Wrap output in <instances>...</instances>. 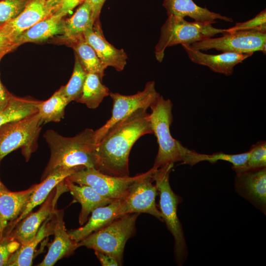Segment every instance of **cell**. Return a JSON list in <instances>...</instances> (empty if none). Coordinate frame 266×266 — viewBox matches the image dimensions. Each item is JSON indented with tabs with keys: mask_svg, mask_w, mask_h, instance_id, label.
<instances>
[{
	"mask_svg": "<svg viewBox=\"0 0 266 266\" xmlns=\"http://www.w3.org/2000/svg\"><path fill=\"white\" fill-rule=\"evenodd\" d=\"M61 14H53L23 33L15 42L16 48L27 42H38L63 33L64 19Z\"/></svg>",
	"mask_w": 266,
	"mask_h": 266,
	"instance_id": "obj_24",
	"label": "cell"
},
{
	"mask_svg": "<svg viewBox=\"0 0 266 266\" xmlns=\"http://www.w3.org/2000/svg\"><path fill=\"white\" fill-rule=\"evenodd\" d=\"M250 154V150L237 154H229L222 152H217L212 154L197 153L196 162L197 164L200 162L208 161L211 164H214L218 161H224L231 163L233 169L236 171L244 166Z\"/></svg>",
	"mask_w": 266,
	"mask_h": 266,
	"instance_id": "obj_31",
	"label": "cell"
},
{
	"mask_svg": "<svg viewBox=\"0 0 266 266\" xmlns=\"http://www.w3.org/2000/svg\"><path fill=\"white\" fill-rule=\"evenodd\" d=\"M109 96L113 101L112 115L103 126L95 131L97 144L115 124L139 109L150 107L160 94L156 90L155 82L151 81L146 84L143 91L134 95H123L118 93L110 92Z\"/></svg>",
	"mask_w": 266,
	"mask_h": 266,
	"instance_id": "obj_9",
	"label": "cell"
},
{
	"mask_svg": "<svg viewBox=\"0 0 266 266\" xmlns=\"http://www.w3.org/2000/svg\"><path fill=\"white\" fill-rule=\"evenodd\" d=\"M250 156L244 166L235 171L266 167V142L260 141L252 145Z\"/></svg>",
	"mask_w": 266,
	"mask_h": 266,
	"instance_id": "obj_34",
	"label": "cell"
},
{
	"mask_svg": "<svg viewBox=\"0 0 266 266\" xmlns=\"http://www.w3.org/2000/svg\"><path fill=\"white\" fill-rule=\"evenodd\" d=\"M95 131L86 129L73 137H65L53 130L43 137L50 150V157L41 177L45 179L53 170L62 167L96 168Z\"/></svg>",
	"mask_w": 266,
	"mask_h": 266,
	"instance_id": "obj_2",
	"label": "cell"
},
{
	"mask_svg": "<svg viewBox=\"0 0 266 266\" xmlns=\"http://www.w3.org/2000/svg\"><path fill=\"white\" fill-rule=\"evenodd\" d=\"M64 216L63 210L55 209L54 239L49 245L47 254L38 266H54L60 259L71 255L79 247L66 231Z\"/></svg>",
	"mask_w": 266,
	"mask_h": 266,
	"instance_id": "obj_16",
	"label": "cell"
},
{
	"mask_svg": "<svg viewBox=\"0 0 266 266\" xmlns=\"http://www.w3.org/2000/svg\"><path fill=\"white\" fill-rule=\"evenodd\" d=\"M150 108L153 133L159 145L153 166L158 168L179 161L190 165L195 151L183 146L170 133V126L173 121L171 101L160 95Z\"/></svg>",
	"mask_w": 266,
	"mask_h": 266,
	"instance_id": "obj_3",
	"label": "cell"
},
{
	"mask_svg": "<svg viewBox=\"0 0 266 266\" xmlns=\"http://www.w3.org/2000/svg\"><path fill=\"white\" fill-rule=\"evenodd\" d=\"M64 0H46V5L54 13L59 8Z\"/></svg>",
	"mask_w": 266,
	"mask_h": 266,
	"instance_id": "obj_41",
	"label": "cell"
},
{
	"mask_svg": "<svg viewBox=\"0 0 266 266\" xmlns=\"http://www.w3.org/2000/svg\"><path fill=\"white\" fill-rule=\"evenodd\" d=\"M212 24L210 22H189L183 18L168 16L161 28L160 36L155 46L157 60L159 62L163 61L167 47L179 44L191 45L218 33H224L225 29L214 28Z\"/></svg>",
	"mask_w": 266,
	"mask_h": 266,
	"instance_id": "obj_5",
	"label": "cell"
},
{
	"mask_svg": "<svg viewBox=\"0 0 266 266\" xmlns=\"http://www.w3.org/2000/svg\"><path fill=\"white\" fill-rule=\"evenodd\" d=\"M42 123L37 112L0 127V164L12 151L21 148L28 161L37 148Z\"/></svg>",
	"mask_w": 266,
	"mask_h": 266,
	"instance_id": "obj_7",
	"label": "cell"
},
{
	"mask_svg": "<svg viewBox=\"0 0 266 266\" xmlns=\"http://www.w3.org/2000/svg\"><path fill=\"white\" fill-rule=\"evenodd\" d=\"M80 169H81L58 168L53 170L45 179L37 184L21 214L8 224L4 233H10L34 207L43 203L52 190L59 183Z\"/></svg>",
	"mask_w": 266,
	"mask_h": 266,
	"instance_id": "obj_18",
	"label": "cell"
},
{
	"mask_svg": "<svg viewBox=\"0 0 266 266\" xmlns=\"http://www.w3.org/2000/svg\"><path fill=\"white\" fill-rule=\"evenodd\" d=\"M254 31L266 32V10H262L252 19L244 22L237 23L228 29H225L223 34L233 33L238 31Z\"/></svg>",
	"mask_w": 266,
	"mask_h": 266,
	"instance_id": "obj_33",
	"label": "cell"
},
{
	"mask_svg": "<svg viewBox=\"0 0 266 266\" xmlns=\"http://www.w3.org/2000/svg\"><path fill=\"white\" fill-rule=\"evenodd\" d=\"M8 190L0 180V191Z\"/></svg>",
	"mask_w": 266,
	"mask_h": 266,
	"instance_id": "obj_42",
	"label": "cell"
},
{
	"mask_svg": "<svg viewBox=\"0 0 266 266\" xmlns=\"http://www.w3.org/2000/svg\"><path fill=\"white\" fill-rule=\"evenodd\" d=\"M20 245V243L9 234H4L0 240V266H7L10 258Z\"/></svg>",
	"mask_w": 266,
	"mask_h": 266,
	"instance_id": "obj_35",
	"label": "cell"
},
{
	"mask_svg": "<svg viewBox=\"0 0 266 266\" xmlns=\"http://www.w3.org/2000/svg\"><path fill=\"white\" fill-rule=\"evenodd\" d=\"M66 44L73 48L87 73L96 74L102 80L107 66L102 64L94 49L85 40L84 36L79 37Z\"/></svg>",
	"mask_w": 266,
	"mask_h": 266,
	"instance_id": "obj_26",
	"label": "cell"
},
{
	"mask_svg": "<svg viewBox=\"0 0 266 266\" xmlns=\"http://www.w3.org/2000/svg\"><path fill=\"white\" fill-rule=\"evenodd\" d=\"M39 101L13 96L7 106L0 111V127L36 113Z\"/></svg>",
	"mask_w": 266,
	"mask_h": 266,
	"instance_id": "obj_29",
	"label": "cell"
},
{
	"mask_svg": "<svg viewBox=\"0 0 266 266\" xmlns=\"http://www.w3.org/2000/svg\"><path fill=\"white\" fill-rule=\"evenodd\" d=\"M123 200H117L110 203L95 208L82 227L68 232L71 238L76 243L91 233L99 230L117 218L116 211Z\"/></svg>",
	"mask_w": 266,
	"mask_h": 266,
	"instance_id": "obj_21",
	"label": "cell"
},
{
	"mask_svg": "<svg viewBox=\"0 0 266 266\" xmlns=\"http://www.w3.org/2000/svg\"><path fill=\"white\" fill-rule=\"evenodd\" d=\"M101 81L98 75L87 73L81 96L76 102L85 104L91 109L97 108L110 93L109 89Z\"/></svg>",
	"mask_w": 266,
	"mask_h": 266,
	"instance_id": "obj_27",
	"label": "cell"
},
{
	"mask_svg": "<svg viewBox=\"0 0 266 266\" xmlns=\"http://www.w3.org/2000/svg\"><path fill=\"white\" fill-rule=\"evenodd\" d=\"M65 182L67 190L70 193L74 200L81 204L78 221L81 226L87 221L89 215L93 210L106 205L113 201L101 196L89 186L74 183L66 178Z\"/></svg>",
	"mask_w": 266,
	"mask_h": 266,
	"instance_id": "obj_22",
	"label": "cell"
},
{
	"mask_svg": "<svg viewBox=\"0 0 266 266\" xmlns=\"http://www.w3.org/2000/svg\"><path fill=\"white\" fill-rule=\"evenodd\" d=\"M163 6L166 10L167 16L173 15L184 18L188 16L195 21L210 22L213 24L219 19L228 22L233 20L220 13L212 12L205 7H202L195 3L193 0H164Z\"/></svg>",
	"mask_w": 266,
	"mask_h": 266,
	"instance_id": "obj_20",
	"label": "cell"
},
{
	"mask_svg": "<svg viewBox=\"0 0 266 266\" xmlns=\"http://www.w3.org/2000/svg\"><path fill=\"white\" fill-rule=\"evenodd\" d=\"M138 215L127 214L115 219L79 242L78 247L85 246L110 255L121 266L126 243L135 233Z\"/></svg>",
	"mask_w": 266,
	"mask_h": 266,
	"instance_id": "obj_6",
	"label": "cell"
},
{
	"mask_svg": "<svg viewBox=\"0 0 266 266\" xmlns=\"http://www.w3.org/2000/svg\"><path fill=\"white\" fill-rule=\"evenodd\" d=\"M147 109H139L115 124L97 144L96 169L111 176H129L132 147L141 136L153 133Z\"/></svg>",
	"mask_w": 266,
	"mask_h": 266,
	"instance_id": "obj_1",
	"label": "cell"
},
{
	"mask_svg": "<svg viewBox=\"0 0 266 266\" xmlns=\"http://www.w3.org/2000/svg\"><path fill=\"white\" fill-rule=\"evenodd\" d=\"M181 45L192 62L206 66L212 71L226 76L232 75L236 65L253 54L252 53L239 54L232 52H222L217 55L207 54L193 48L190 45Z\"/></svg>",
	"mask_w": 266,
	"mask_h": 266,
	"instance_id": "obj_17",
	"label": "cell"
},
{
	"mask_svg": "<svg viewBox=\"0 0 266 266\" xmlns=\"http://www.w3.org/2000/svg\"><path fill=\"white\" fill-rule=\"evenodd\" d=\"M53 14L47 7L46 0H30L16 17L0 27V33L15 47V42L23 33Z\"/></svg>",
	"mask_w": 266,
	"mask_h": 266,
	"instance_id": "obj_14",
	"label": "cell"
},
{
	"mask_svg": "<svg viewBox=\"0 0 266 266\" xmlns=\"http://www.w3.org/2000/svg\"><path fill=\"white\" fill-rule=\"evenodd\" d=\"M83 36L104 65L113 67L118 71L124 69L128 56L123 49L116 48L107 41L103 34L99 19L95 22L93 27L86 30Z\"/></svg>",
	"mask_w": 266,
	"mask_h": 266,
	"instance_id": "obj_15",
	"label": "cell"
},
{
	"mask_svg": "<svg viewBox=\"0 0 266 266\" xmlns=\"http://www.w3.org/2000/svg\"><path fill=\"white\" fill-rule=\"evenodd\" d=\"M157 168L153 166L132 184L116 211L117 218L127 214L144 213L163 221L155 201L158 189L152 183L153 174Z\"/></svg>",
	"mask_w": 266,
	"mask_h": 266,
	"instance_id": "obj_10",
	"label": "cell"
},
{
	"mask_svg": "<svg viewBox=\"0 0 266 266\" xmlns=\"http://www.w3.org/2000/svg\"><path fill=\"white\" fill-rule=\"evenodd\" d=\"M13 97L6 90L0 79V111L7 106Z\"/></svg>",
	"mask_w": 266,
	"mask_h": 266,
	"instance_id": "obj_39",
	"label": "cell"
},
{
	"mask_svg": "<svg viewBox=\"0 0 266 266\" xmlns=\"http://www.w3.org/2000/svg\"><path fill=\"white\" fill-rule=\"evenodd\" d=\"M37 185L19 192L0 191V240L8 224L21 214Z\"/></svg>",
	"mask_w": 266,
	"mask_h": 266,
	"instance_id": "obj_19",
	"label": "cell"
},
{
	"mask_svg": "<svg viewBox=\"0 0 266 266\" xmlns=\"http://www.w3.org/2000/svg\"><path fill=\"white\" fill-rule=\"evenodd\" d=\"M95 254L102 266H120L117 260L110 255L97 250Z\"/></svg>",
	"mask_w": 266,
	"mask_h": 266,
	"instance_id": "obj_37",
	"label": "cell"
},
{
	"mask_svg": "<svg viewBox=\"0 0 266 266\" xmlns=\"http://www.w3.org/2000/svg\"><path fill=\"white\" fill-rule=\"evenodd\" d=\"M30 0H0V27L16 17Z\"/></svg>",
	"mask_w": 266,
	"mask_h": 266,
	"instance_id": "obj_32",
	"label": "cell"
},
{
	"mask_svg": "<svg viewBox=\"0 0 266 266\" xmlns=\"http://www.w3.org/2000/svg\"><path fill=\"white\" fill-rule=\"evenodd\" d=\"M94 23L91 7L84 1L71 17L64 20L63 33L58 37L61 41L67 44L83 36L86 30L93 27Z\"/></svg>",
	"mask_w": 266,
	"mask_h": 266,
	"instance_id": "obj_25",
	"label": "cell"
},
{
	"mask_svg": "<svg viewBox=\"0 0 266 266\" xmlns=\"http://www.w3.org/2000/svg\"><path fill=\"white\" fill-rule=\"evenodd\" d=\"M220 37H210L190 45L200 51L214 49L222 52L239 54L266 53V33L254 31H238Z\"/></svg>",
	"mask_w": 266,
	"mask_h": 266,
	"instance_id": "obj_11",
	"label": "cell"
},
{
	"mask_svg": "<svg viewBox=\"0 0 266 266\" xmlns=\"http://www.w3.org/2000/svg\"><path fill=\"white\" fill-rule=\"evenodd\" d=\"M106 0H85L91 6L92 11L93 19L95 22L99 19V15L103 5Z\"/></svg>",
	"mask_w": 266,
	"mask_h": 266,
	"instance_id": "obj_38",
	"label": "cell"
},
{
	"mask_svg": "<svg viewBox=\"0 0 266 266\" xmlns=\"http://www.w3.org/2000/svg\"><path fill=\"white\" fill-rule=\"evenodd\" d=\"M236 172V193L263 213H266V167Z\"/></svg>",
	"mask_w": 266,
	"mask_h": 266,
	"instance_id": "obj_13",
	"label": "cell"
},
{
	"mask_svg": "<svg viewBox=\"0 0 266 266\" xmlns=\"http://www.w3.org/2000/svg\"><path fill=\"white\" fill-rule=\"evenodd\" d=\"M85 0H64L59 8L54 13L61 14L64 17L78 5L83 3Z\"/></svg>",
	"mask_w": 266,
	"mask_h": 266,
	"instance_id": "obj_36",
	"label": "cell"
},
{
	"mask_svg": "<svg viewBox=\"0 0 266 266\" xmlns=\"http://www.w3.org/2000/svg\"><path fill=\"white\" fill-rule=\"evenodd\" d=\"M14 49V45L0 33V60L5 54Z\"/></svg>",
	"mask_w": 266,
	"mask_h": 266,
	"instance_id": "obj_40",
	"label": "cell"
},
{
	"mask_svg": "<svg viewBox=\"0 0 266 266\" xmlns=\"http://www.w3.org/2000/svg\"><path fill=\"white\" fill-rule=\"evenodd\" d=\"M87 74L79 59L75 54L74 68L70 79L67 84L59 89L69 102L72 101H77L79 99Z\"/></svg>",
	"mask_w": 266,
	"mask_h": 266,
	"instance_id": "obj_30",
	"label": "cell"
},
{
	"mask_svg": "<svg viewBox=\"0 0 266 266\" xmlns=\"http://www.w3.org/2000/svg\"><path fill=\"white\" fill-rule=\"evenodd\" d=\"M144 173L131 177H119L102 173L93 167L80 169L66 178L80 185L90 186L101 196L112 200H123L128 195L130 187Z\"/></svg>",
	"mask_w": 266,
	"mask_h": 266,
	"instance_id": "obj_8",
	"label": "cell"
},
{
	"mask_svg": "<svg viewBox=\"0 0 266 266\" xmlns=\"http://www.w3.org/2000/svg\"><path fill=\"white\" fill-rule=\"evenodd\" d=\"M55 211L42 223L35 235L20 244L10 258L7 266H31L38 244L44 238L53 234Z\"/></svg>",
	"mask_w": 266,
	"mask_h": 266,
	"instance_id": "obj_23",
	"label": "cell"
},
{
	"mask_svg": "<svg viewBox=\"0 0 266 266\" xmlns=\"http://www.w3.org/2000/svg\"><path fill=\"white\" fill-rule=\"evenodd\" d=\"M68 192L65 179L59 183L50 192L39 208L29 213L20 221L9 233L12 238L20 244L30 240L36 233L39 228L56 209L58 200L61 195Z\"/></svg>",
	"mask_w": 266,
	"mask_h": 266,
	"instance_id": "obj_12",
	"label": "cell"
},
{
	"mask_svg": "<svg viewBox=\"0 0 266 266\" xmlns=\"http://www.w3.org/2000/svg\"><path fill=\"white\" fill-rule=\"evenodd\" d=\"M68 103L60 89L48 100L39 101L36 107L42 124L60 122L64 117L65 108Z\"/></svg>",
	"mask_w": 266,
	"mask_h": 266,
	"instance_id": "obj_28",
	"label": "cell"
},
{
	"mask_svg": "<svg viewBox=\"0 0 266 266\" xmlns=\"http://www.w3.org/2000/svg\"><path fill=\"white\" fill-rule=\"evenodd\" d=\"M173 166V164H171L157 168L153 174V179L160 195L159 210L162 220L174 238L175 261L178 265L181 266L187 259L188 249L177 213L178 205L182 199L173 191L169 183V174Z\"/></svg>",
	"mask_w": 266,
	"mask_h": 266,
	"instance_id": "obj_4",
	"label": "cell"
}]
</instances>
